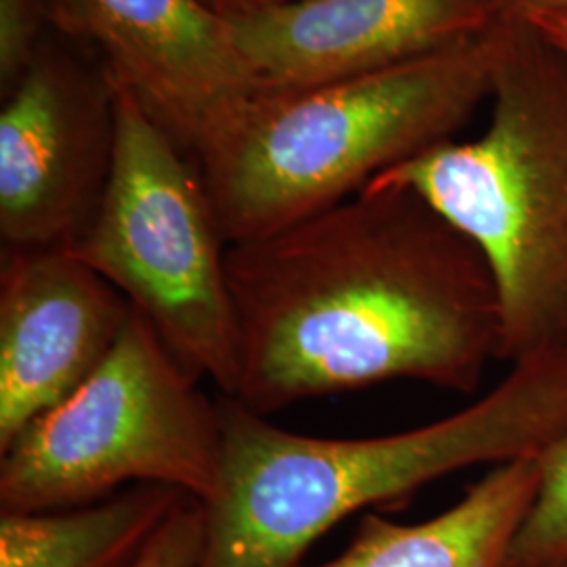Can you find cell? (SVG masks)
I'll use <instances>...</instances> for the list:
<instances>
[{
  "label": "cell",
  "mask_w": 567,
  "mask_h": 567,
  "mask_svg": "<svg viewBox=\"0 0 567 567\" xmlns=\"http://www.w3.org/2000/svg\"><path fill=\"white\" fill-rule=\"evenodd\" d=\"M240 404L274 414L386 381L473 393L498 360L477 246L410 189L372 187L227 246Z\"/></svg>",
  "instance_id": "1"
},
{
  "label": "cell",
  "mask_w": 567,
  "mask_h": 567,
  "mask_svg": "<svg viewBox=\"0 0 567 567\" xmlns=\"http://www.w3.org/2000/svg\"><path fill=\"white\" fill-rule=\"evenodd\" d=\"M221 482L198 567H297L344 517L468 466L543 456L567 433V349L515 362L475 404L377 437H316L221 395Z\"/></svg>",
  "instance_id": "2"
},
{
  "label": "cell",
  "mask_w": 567,
  "mask_h": 567,
  "mask_svg": "<svg viewBox=\"0 0 567 567\" xmlns=\"http://www.w3.org/2000/svg\"><path fill=\"white\" fill-rule=\"evenodd\" d=\"M494 25L379 72L250 97L196 158L225 243L280 231L454 140L487 102Z\"/></svg>",
  "instance_id": "3"
},
{
  "label": "cell",
  "mask_w": 567,
  "mask_h": 567,
  "mask_svg": "<svg viewBox=\"0 0 567 567\" xmlns=\"http://www.w3.org/2000/svg\"><path fill=\"white\" fill-rule=\"evenodd\" d=\"M489 121L368 183L421 196L484 255L498 360L567 349V55L527 21L494 23ZM365 185V187H368Z\"/></svg>",
  "instance_id": "4"
},
{
  "label": "cell",
  "mask_w": 567,
  "mask_h": 567,
  "mask_svg": "<svg viewBox=\"0 0 567 567\" xmlns=\"http://www.w3.org/2000/svg\"><path fill=\"white\" fill-rule=\"evenodd\" d=\"M221 456L219 400L133 309L105 362L0 452V511L82 507L140 484L208 503Z\"/></svg>",
  "instance_id": "5"
},
{
  "label": "cell",
  "mask_w": 567,
  "mask_h": 567,
  "mask_svg": "<svg viewBox=\"0 0 567 567\" xmlns=\"http://www.w3.org/2000/svg\"><path fill=\"white\" fill-rule=\"evenodd\" d=\"M114 89L110 179L72 252L142 313L192 377L231 398L238 341L227 243L203 175L126 84L114 79Z\"/></svg>",
  "instance_id": "6"
},
{
  "label": "cell",
  "mask_w": 567,
  "mask_h": 567,
  "mask_svg": "<svg viewBox=\"0 0 567 567\" xmlns=\"http://www.w3.org/2000/svg\"><path fill=\"white\" fill-rule=\"evenodd\" d=\"M51 32L0 110L2 250H72L110 179L116 89L105 63Z\"/></svg>",
  "instance_id": "7"
},
{
  "label": "cell",
  "mask_w": 567,
  "mask_h": 567,
  "mask_svg": "<svg viewBox=\"0 0 567 567\" xmlns=\"http://www.w3.org/2000/svg\"><path fill=\"white\" fill-rule=\"evenodd\" d=\"M51 28L100 55L196 163L255 89L203 0H47Z\"/></svg>",
  "instance_id": "8"
},
{
  "label": "cell",
  "mask_w": 567,
  "mask_h": 567,
  "mask_svg": "<svg viewBox=\"0 0 567 567\" xmlns=\"http://www.w3.org/2000/svg\"><path fill=\"white\" fill-rule=\"evenodd\" d=\"M498 16L501 0H297L227 25L255 95H282L425 58Z\"/></svg>",
  "instance_id": "9"
},
{
  "label": "cell",
  "mask_w": 567,
  "mask_h": 567,
  "mask_svg": "<svg viewBox=\"0 0 567 567\" xmlns=\"http://www.w3.org/2000/svg\"><path fill=\"white\" fill-rule=\"evenodd\" d=\"M131 311L72 250H2L0 452L105 362Z\"/></svg>",
  "instance_id": "10"
},
{
  "label": "cell",
  "mask_w": 567,
  "mask_h": 567,
  "mask_svg": "<svg viewBox=\"0 0 567 567\" xmlns=\"http://www.w3.org/2000/svg\"><path fill=\"white\" fill-rule=\"evenodd\" d=\"M538 486L540 456L492 466L458 503L425 522L398 524L368 513L351 545L313 567H511Z\"/></svg>",
  "instance_id": "11"
},
{
  "label": "cell",
  "mask_w": 567,
  "mask_h": 567,
  "mask_svg": "<svg viewBox=\"0 0 567 567\" xmlns=\"http://www.w3.org/2000/svg\"><path fill=\"white\" fill-rule=\"evenodd\" d=\"M187 498L177 487L140 484L82 507L0 511V567H133Z\"/></svg>",
  "instance_id": "12"
},
{
  "label": "cell",
  "mask_w": 567,
  "mask_h": 567,
  "mask_svg": "<svg viewBox=\"0 0 567 567\" xmlns=\"http://www.w3.org/2000/svg\"><path fill=\"white\" fill-rule=\"evenodd\" d=\"M561 564H567V433L540 456V486L511 555V567Z\"/></svg>",
  "instance_id": "13"
},
{
  "label": "cell",
  "mask_w": 567,
  "mask_h": 567,
  "mask_svg": "<svg viewBox=\"0 0 567 567\" xmlns=\"http://www.w3.org/2000/svg\"><path fill=\"white\" fill-rule=\"evenodd\" d=\"M53 32L47 0H0V95L4 97L37 60Z\"/></svg>",
  "instance_id": "14"
},
{
  "label": "cell",
  "mask_w": 567,
  "mask_h": 567,
  "mask_svg": "<svg viewBox=\"0 0 567 567\" xmlns=\"http://www.w3.org/2000/svg\"><path fill=\"white\" fill-rule=\"evenodd\" d=\"M204 536V505L198 498H187L154 532L133 567H198Z\"/></svg>",
  "instance_id": "15"
},
{
  "label": "cell",
  "mask_w": 567,
  "mask_h": 567,
  "mask_svg": "<svg viewBox=\"0 0 567 567\" xmlns=\"http://www.w3.org/2000/svg\"><path fill=\"white\" fill-rule=\"evenodd\" d=\"M550 13H567V0H501L498 20L529 21Z\"/></svg>",
  "instance_id": "16"
},
{
  "label": "cell",
  "mask_w": 567,
  "mask_h": 567,
  "mask_svg": "<svg viewBox=\"0 0 567 567\" xmlns=\"http://www.w3.org/2000/svg\"><path fill=\"white\" fill-rule=\"evenodd\" d=\"M204 4L215 11L221 18H240L248 13H257L265 11L271 7H282L288 2H297V0H203Z\"/></svg>",
  "instance_id": "17"
},
{
  "label": "cell",
  "mask_w": 567,
  "mask_h": 567,
  "mask_svg": "<svg viewBox=\"0 0 567 567\" xmlns=\"http://www.w3.org/2000/svg\"><path fill=\"white\" fill-rule=\"evenodd\" d=\"M543 37H547L559 51L567 55V13H550V16H540L536 20H529Z\"/></svg>",
  "instance_id": "18"
},
{
  "label": "cell",
  "mask_w": 567,
  "mask_h": 567,
  "mask_svg": "<svg viewBox=\"0 0 567 567\" xmlns=\"http://www.w3.org/2000/svg\"><path fill=\"white\" fill-rule=\"evenodd\" d=\"M557 567H567V564H561V566H557Z\"/></svg>",
  "instance_id": "19"
}]
</instances>
